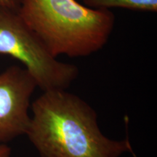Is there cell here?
<instances>
[{
    "mask_svg": "<svg viewBox=\"0 0 157 157\" xmlns=\"http://www.w3.org/2000/svg\"><path fill=\"white\" fill-rule=\"evenodd\" d=\"M30 110L25 135L41 157L135 156L128 137L119 140L104 135L95 110L67 90L43 91Z\"/></svg>",
    "mask_w": 157,
    "mask_h": 157,
    "instance_id": "cell-1",
    "label": "cell"
},
{
    "mask_svg": "<svg viewBox=\"0 0 157 157\" xmlns=\"http://www.w3.org/2000/svg\"><path fill=\"white\" fill-rule=\"evenodd\" d=\"M17 11L56 58L95 53L109 42L115 25L110 10L76 0H18Z\"/></svg>",
    "mask_w": 157,
    "mask_h": 157,
    "instance_id": "cell-2",
    "label": "cell"
},
{
    "mask_svg": "<svg viewBox=\"0 0 157 157\" xmlns=\"http://www.w3.org/2000/svg\"><path fill=\"white\" fill-rule=\"evenodd\" d=\"M0 54L21 62L42 91L67 90L78 76L76 66L60 61L50 53L17 10L1 6Z\"/></svg>",
    "mask_w": 157,
    "mask_h": 157,
    "instance_id": "cell-3",
    "label": "cell"
},
{
    "mask_svg": "<svg viewBox=\"0 0 157 157\" xmlns=\"http://www.w3.org/2000/svg\"><path fill=\"white\" fill-rule=\"evenodd\" d=\"M37 84L23 67L12 66L0 72V142L25 135L30 123L31 100Z\"/></svg>",
    "mask_w": 157,
    "mask_h": 157,
    "instance_id": "cell-4",
    "label": "cell"
},
{
    "mask_svg": "<svg viewBox=\"0 0 157 157\" xmlns=\"http://www.w3.org/2000/svg\"><path fill=\"white\" fill-rule=\"evenodd\" d=\"M84 5L93 9L123 8L140 12L157 11V0H82Z\"/></svg>",
    "mask_w": 157,
    "mask_h": 157,
    "instance_id": "cell-5",
    "label": "cell"
},
{
    "mask_svg": "<svg viewBox=\"0 0 157 157\" xmlns=\"http://www.w3.org/2000/svg\"><path fill=\"white\" fill-rule=\"evenodd\" d=\"M0 6L17 10L18 7V0H0Z\"/></svg>",
    "mask_w": 157,
    "mask_h": 157,
    "instance_id": "cell-6",
    "label": "cell"
},
{
    "mask_svg": "<svg viewBox=\"0 0 157 157\" xmlns=\"http://www.w3.org/2000/svg\"><path fill=\"white\" fill-rule=\"evenodd\" d=\"M0 157H11V148L7 143L0 142Z\"/></svg>",
    "mask_w": 157,
    "mask_h": 157,
    "instance_id": "cell-7",
    "label": "cell"
}]
</instances>
